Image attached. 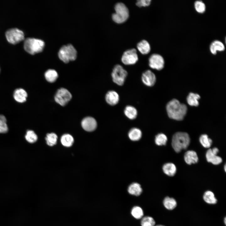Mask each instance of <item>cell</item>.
<instances>
[{
    "label": "cell",
    "mask_w": 226,
    "mask_h": 226,
    "mask_svg": "<svg viewBox=\"0 0 226 226\" xmlns=\"http://www.w3.org/2000/svg\"><path fill=\"white\" fill-rule=\"evenodd\" d=\"M212 149V152L214 154L217 155L219 152L218 149L217 148H214Z\"/></svg>",
    "instance_id": "cell-37"
},
{
    "label": "cell",
    "mask_w": 226,
    "mask_h": 226,
    "mask_svg": "<svg viewBox=\"0 0 226 226\" xmlns=\"http://www.w3.org/2000/svg\"><path fill=\"white\" fill-rule=\"evenodd\" d=\"M62 144L66 147H70L72 146L74 142V139L70 134H66L63 135L61 138Z\"/></svg>",
    "instance_id": "cell-25"
},
{
    "label": "cell",
    "mask_w": 226,
    "mask_h": 226,
    "mask_svg": "<svg viewBox=\"0 0 226 226\" xmlns=\"http://www.w3.org/2000/svg\"><path fill=\"white\" fill-rule=\"evenodd\" d=\"M166 109L169 117L177 121L182 120L187 111V107L185 104L174 99L167 104Z\"/></svg>",
    "instance_id": "cell-1"
},
{
    "label": "cell",
    "mask_w": 226,
    "mask_h": 226,
    "mask_svg": "<svg viewBox=\"0 0 226 226\" xmlns=\"http://www.w3.org/2000/svg\"><path fill=\"white\" fill-rule=\"evenodd\" d=\"M163 170L164 173L166 175L172 176H174L176 173V168L174 164L168 163L164 165Z\"/></svg>",
    "instance_id": "cell-19"
},
{
    "label": "cell",
    "mask_w": 226,
    "mask_h": 226,
    "mask_svg": "<svg viewBox=\"0 0 226 226\" xmlns=\"http://www.w3.org/2000/svg\"><path fill=\"white\" fill-rule=\"evenodd\" d=\"M122 62L125 65L135 64L138 60L137 51L134 48L128 50L123 53L121 58Z\"/></svg>",
    "instance_id": "cell-9"
},
{
    "label": "cell",
    "mask_w": 226,
    "mask_h": 226,
    "mask_svg": "<svg viewBox=\"0 0 226 226\" xmlns=\"http://www.w3.org/2000/svg\"><path fill=\"white\" fill-rule=\"evenodd\" d=\"M224 168L225 171H226V165H224Z\"/></svg>",
    "instance_id": "cell-40"
},
{
    "label": "cell",
    "mask_w": 226,
    "mask_h": 226,
    "mask_svg": "<svg viewBox=\"0 0 226 226\" xmlns=\"http://www.w3.org/2000/svg\"><path fill=\"white\" fill-rule=\"evenodd\" d=\"M131 213L134 218L137 219L141 218L143 215L142 209L138 206H135L132 208Z\"/></svg>",
    "instance_id": "cell-34"
},
{
    "label": "cell",
    "mask_w": 226,
    "mask_h": 226,
    "mask_svg": "<svg viewBox=\"0 0 226 226\" xmlns=\"http://www.w3.org/2000/svg\"><path fill=\"white\" fill-rule=\"evenodd\" d=\"M45 77L48 82L52 83L55 82L57 78L58 74L55 70L49 69L45 73Z\"/></svg>",
    "instance_id": "cell-21"
},
{
    "label": "cell",
    "mask_w": 226,
    "mask_h": 226,
    "mask_svg": "<svg viewBox=\"0 0 226 226\" xmlns=\"http://www.w3.org/2000/svg\"><path fill=\"white\" fill-rule=\"evenodd\" d=\"M200 98V97L198 94L190 93L187 97V101L189 105L197 106L199 105L198 100Z\"/></svg>",
    "instance_id": "cell-22"
},
{
    "label": "cell",
    "mask_w": 226,
    "mask_h": 226,
    "mask_svg": "<svg viewBox=\"0 0 226 226\" xmlns=\"http://www.w3.org/2000/svg\"><path fill=\"white\" fill-rule=\"evenodd\" d=\"M124 113L128 118L133 120L136 117L137 112L135 107L132 106L128 105L125 107L124 110Z\"/></svg>",
    "instance_id": "cell-23"
},
{
    "label": "cell",
    "mask_w": 226,
    "mask_h": 226,
    "mask_svg": "<svg viewBox=\"0 0 226 226\" xmlns=\"http://www.w3.org/2000/svg\"><path fill=\"white\" fill-rule=\"evenodd\" d=\"M195 10L198 13H203L206 9V6L205 3L201 0L196 1L194 3Z\"/></svg>",
    "instance_id": "cell-32"
},
{
    "label": "cell",
    "mask_w": 226,
    "mask_h": 226,
    "mask_svg": "<svg viewBox=\"0 0 226 226\" xmlns=\"http://www.w3.org/2000/svg\"><path fill=\"white\" fill-rule=\"evenodd\" d=\"M59 58L65 63L75 60L77 56V51L71 44L63 45L60 48L58 53Z\"/></svg>",
    "instance_id": "cell-5"
},
{
    "label": "cell",
    "mask_w": 226,
    "mask_h": 226,
    "mask_svg": "<svg viewBox=\"0 0 226 226\" xmlns=\"http://www.w3.org/2000/svg\"><path fill=\"white\" fill-rule=\"evenodd\" d=\"M142 80L144 84L148 86H153L155 83L156 78L154 74L150 70L144 72L142 76Z\"/></svg>",
    "instance_id": "cell-12"
},
{
    "label": "cell",
    "mask_w": 226,
    "mask_h": 226,
    "mask_svg": "<svg viewBox=\"0 0 226 226\" xmlns=\"http://www.w3.org/2000/svg\"></svg>",
    "instance_id": "cell-41"
},
{
    "label": "cell",
    "mask_w": 226,
    "mask_h": 226,
    "mask_svg": "<svg viewBox=\"0 0 226 226\" xmlns=\"http://www.w3.org/2000/svg\"><path fill=\"white\" fill-rule=\"evenodd\" d=\"M105 99L108 104L111 105H114L118 103L119 97L116 92L111 90L108 91L107 93Z\"/></svg>",
    "instance_id": "cell-13"
},
{
    "label": "cell",
    "mask_w": 226,
    "mask_h": 226,
    "mask_svg": "<svg viewBox=\"0 0 226 226\" xmlns=\"http://www.w3.org/2000/svg\"><path fill=\"white\" fill-rule=\"evenodd\" d=\"M185 162L188 164H195L198 160L196 153L193 150H189L186 152L184 155Z\"/></svg>",
    "instance_id": "cell-15"
},
{
    "label": "cell",
    "mask_w": 226,
    "mask_h": 226,
    "mask_svg": "<svg viewBox=\"0 0 226 226\" xmlns=\"http://www.w3.org/2000/svg\"><path fill=\"white\" fill-rule=\"evenodd\" d=\"M209 49L212 54L216 55L218 51H223L225 49V46L222 42L219 40H216L211 43Z\"/></svg>",
    "instance_id": "cell-14"
},
{
    "label": "cell",
    "mask_w": 226,
    "mask_h": 226,
    "mask_svg": "<svg viewBox=\"0 0 226 226\" xmlns=\"http://www.w3.org/2000/svg\"><path fill=\"white\" fill-rule=\"evenodd\" d=\"M13 96L16 101L19 103L25 102L27 97L26 92L23 89H17L15 90Z\"/></svg>",
    "instance_id": "cell-17"
},
{
    "label": "cell",
    "mask_w": 226,
    "mask_h": 226,
    "mask_svg": "<svg viewBox=\"0 0 226 226\" xmlns=\"http://www.w3.org/2000/svg\"><path fill=\"white\" fill-rule=\"evenodd\" d=\"M190 141V137L187 133L178 132L173 135L171 144L174 150L177 153H179L182 150L187 148Z\"/></svg>",
    "instance_id": "cell-2"
},
{
    "label": "cell",
    "mask_w": 226,
    "mask_h": 226,
    "mask_svg": "<svg viewBox=\"0 0 226 226\" xmlns=\"http://www.w3.org/2000/svg\"><path fill=\"white\" fill-rule=\"evenodd\" d=\"M142 135L141 131L139 129L137 128L131 129L128 134L129 138L133 141L139 140L141 137Z\"/></svg>",
    "instance_id": "cell-24"
},
{
    "label": "cell",
    "mask_w": 226,
    "mask_h": 226,
    "mask_svg": "<svg viewBox=\"0 0 226 226\" xmlns=\"http://www.w3.org/2000/svg\"><path fill=\"white\" fill-rule=\"evenodd\" d=\"M226 218H224V223H225V224H226Z\"/></svg>",
    "instance_id": "cell-38"
},
{
    "label": "cell",
    "mask_w": 226,
    "mask_h": 226,
    "mask_svg": "<svg viewBox=\"0 0 226 226\" xmlns=\"http://www.w3.org/2000/svg\"><path fill=\"white\" fill-rule=\"evenodd\" d=\"M163 204L165 207L169 210L173 209L176 207L177 205L176 202L174 198L168 196L164 199Z\"/></svg>",
    "instance_id": "cell-27"
},
{
    "label": "cell",
    "mask_w": 226,
    "mask_h": 226,
    "mask_svg": "<svg viewBox=\"0 0 226 226\" xmlns=\"http://www.w3.org/2000/svg\"><path fill=\"white\" fill-rule=\"evenodd\" d=\"M138 50L143 54L148 53L151 50V47L149 43L145 40H142L138 42L137 45Z\"/></svg>",
    "instance_id": "cell-18"
},
{
    "label": "cell",
    "mask_w": 226,
    "mask_h": 226,
    "mask_svg": "<svg viewBox=\"0 0 226 226\" xmlns=\"http://www.w3.org/2000/svg\"><path fill=\"white\" fill-rule=\"evenodd\" d=\"M45 139L47 144L49 146H52L56 144L57 136L54 133H47Z\"/></svg>",
    "instance_id": "cell-29"
},
{
    "label": "cell",
    "mask_w": 226,
    "mask_h": 226,
    "mask_svg": "<svg viewBox=\"0 0 226 226\" xmlns=\"http://www.w3.org/2000/svg\"><path fill=\"white\" fill-rule=\"evenodd\" d=\"M115 13L112 15L113 20L117 24L126 21L129 17V12L126 5L122 3H118L114 7Z\"/></svg>",
    "instance_id": "cell-4"
},
{
    "label": "cell",
    "mask_w": 226,
    "mask_h": 226,
    "mask_svg": "<svg viewBox=\"0 0 226 226\" xmlns=\"http://www.w3.org/2000/svg\"><path fill=\"white\" fill-rule=\"evenodd\" d=\"M167 141V136L164 134L160 133L157 135L155 137V143L159 146L165 145Z\"/></svg>",
    "instance_id": "cell-30"
},
{
    "label": "cell",
    "mask_w": 226,
    "mask_h": 226,
    "mask_svg": "<svg viewBox=\"0 0 226 226\" xmlns=\"http://www.w3.org/2000/svg\"><path fill=\"white\" fill-rule=\"evenodd\" d=\"M6 121L4 116L0 115V133H4L8 132V128L6 123Z\"/></svg>",
    "instance_id": "cell-33"
},
{
    "label": "cell",
    "mask_w": 226,
    "mask_h": 226,
    "mask_svg": "<svg viewBox=\"0 0 226 226\" xmlns=\"http://www.w3.org/2000/svg\"><path fill=\"white\" fill-rule=\"evenodd\" d=\"M72 95L69 91L64 88L58 89L54 97L55 101L61 106L66 105L71 100Z\"/></svg>",
    "instance_id": "cell-8"
},
{
    "label": "cell",
    "mask_w": 226,
    "mask_h": 226,
    "mask_svg": "<svg viewBox=\"0 0 226 226\" xmlns=\"http://www.w3.org/2000/svg\"><path fill=\"white\" fill-rule=\"evenodd\" d=\"M155 221L151 217L146 216L143 218L141 221L142 226H154Z\"/></svg>",
    "instance_id": "cell-35"
},
{
    "label": "cell",
    "mask_w": 226,
    "mask_h": 226,
    "mask_svg": "<svg viewBox=\"0 0 226 226\" xmlns=\"http://www.w3.org/2000/svg\"><path fill=\"white\" fill-rule=\"evenodd\" d=\"M5 36L9 43L14 45L18 44L25 40L24 32L16 28H12L7 30L5 33Z\"/></svg>",
    "instance_id": "cell-6"
},
{
    "label": "cell",
    "mask_w": 226,
    "mask_h": 226,
    "mask_svg": "<svg viewBox=\"0 0 226 226\" xmlns=\"http://www.w3.org/2000/svg\"><path fill=\"white\" fill-rule=\"evenodd\" d=\"M150 67L158 70L162 69L164 67V61L163 56L158 54L151 55L148 59Z\"/></svg>",
    "instance_id": "cell-10"
},
{
    "label": "cell",
    "mask_w": 226,
    "mask_h": 226,
    "mask_svg": "<svg viewBox=\"0 0 226 226\" xmlns=\"http://www.w3.org/2000/svg\"><path fill=\"white\" fill-rule=\"evenodd\" d=\"M127 75V71L121 66L119 64L114 66L111 73L113 81L120 86L123 84Z\"/></svg>",
    "instance_id": "cell-7"
},
{
    "label": "cell",
    "mask_w": 226,
    "mask_h": 226,
    "mask_svg": "<svg viewBox=\"0 0 226 226\" xmlns=\"http://www.w3.org/2000/svg\"><path fill=\"white\" fill-rule=\"evenodd\" d=\"M155 226H163V225H157Z\"/></svg>",
    "instance_id": "cell-39"
},
{
    "label": "cell",
    "mask_w": 226,
    "mask_h": 226,
    "mask_svg": "<svg viewBox=\"0 0 226 226\" xmlns=\"http://www.w3.org/2000/svg\"><path fill=\"white\" fill-rule=\"evenodd\" d=\"M151 1L150 0H138L137 1L136 5L139 7L148 6L150 4Z\"/></svg>",
    "instance_id": "cell-36"
},
{
    "label": "cell",
    "mask_w": 226,
    "mask_h": 226,
    "mask_svg": "<svg viewBox=\"0 0 226 226\" xmlns=\"http://www.w3.org/2000/svg\"><path fill=\"white\" fill-rule=\"evenodd\" d=\"M203 198L204 201L208 204H215L217 201L214 193L209 191H207L204 193Z\"/></svg>",
    "instance_id": "cell-26"
},
{
    "label": "cell",
    "mask_w": 226,
    "mask_h": 226,
    "mask_svg": "<svg viewBox=\"0 0 226 226\" xmlns=\"http://www.w3.org/2000/svg\"><path fill=\"white\" fill-rule=\"evenodd\" d=\"M45 42L42 40L27 38L24 40L23 47L25 51L31 55L41 52L44 47Z\"/></svg>",
    "instance_id": "cell-3"
},
{
    "label": "cell",
    "mask_w": 226,
    "mask_h": 226,
    "mask_svg": "<svg viewBox=\"0 0 226 226\" xmlns=\"http://www.w3.org/2000/svg\"><path fill=\"white\" fill-rule=\"evenodd\" d=\"M81 126L85 131L92 132L94 131L96 128L97 123L94 118L90 116L87 117L82 120Z\"/></svg>",
    "instance_id": "cell-11"
},
{
    "label": "cell",
    "mask_w": 226,
    "mask_h": 226,
    "mask_svg": "<svg viewBox=\"0 0 226 226\" xmlns=\"http://www.w3.org/2000/svg\"><path fill=\"white\" fill-rule=\"evenodd\" d=\"M26 140L29 143H34L37 140L38 137L37 135L32 130H28L25 136Z\"/></svg>",
    "instance_id": "cell-31"
},
{
    "label": "cell",
    "mask_w": 226,
    "mask_h": 226,
    "mask_svg": "<svg viewBox=\"0 0 226 226\" xmlns=\"http://www.w3.org/2000/svg\"><path fill=\"white\" fill-rule=\"evenodd\" d=\"M128 191L131 194L138 196L141 193L142 190L140 185L137 183H133L128 187Z\"/></svg>",
    "instance_id": "cell-20"
},
{
    "label": "cell",
    "mask_w": 226,
    "mask_h": 226,
    "mask_svg": "<svg viewBox=\"0 0 226 226\" xmlns=\"http://www.w3.org/2000/svg\"><path fill=\"white\" fill-rule=\"evenodd\" d=\"M206 157L207 162H210L214 165H218L222 161V158L214 154L212 152V149H209L206 152Z\"/></svg>",
    "instance_id": "cell-16"
},
{
    "label": "cell",
    "mask_w": 226,
    "mask_h": 226,
    "mask_svg": "<svg viewBox=\"0 0 226 226\" xmlns=\"http://www.w3.org/2000/svg\"><path fill=\"white\" fill-rule=\"evenodd\" d=\"M199 141L202 145L204 148H210L212 143V140L206 134L201 135L199 138Z\"/></svg>",
    "instance_id": "cell-28"
}]
</instances>
